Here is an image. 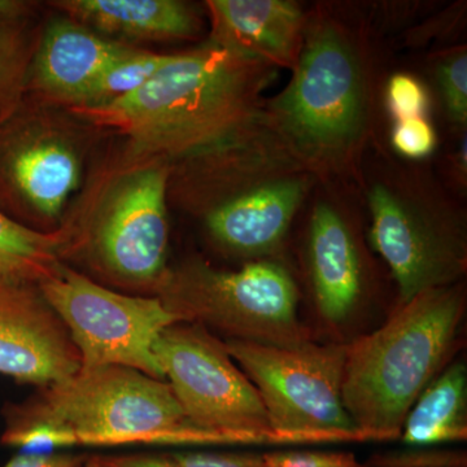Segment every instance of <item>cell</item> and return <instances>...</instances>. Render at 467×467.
Listing matches in <instances>:
<instances>
[{
    "label": "cell",
    "instance_id": "obj_1",
    "mask_svg": "<svg viewBox=\"0 0 467 467\" xmlns=\"http://www.w3.org/2000/svg\"><path fill=\"white\" fill-rule=\"evenodd\" d=\"M269 67L216 43L173 55L126 97L73 109L95 125L126 135L140 152L193 155L221 146L256 119Z\"/></svg>",
    "mask_w": 467,
    "mask_h": 467
},
{
    "label": "cell",
    "instance_id": "obj_2",
    "mask_svg": "<svg viewBox=\"0 0 467 467\" xmlns=\"http://www.w3.org/2000/svg\"><path fill=\"white\" fill-rule=\"evenodd\" d=\"M462 315L460 288H434L347 346L342 400L365 441L400 438L409 410L447 358Z\"/></svg>",
    "mask_w": 467,
    "mask_h": 467
},
{
    "label": "cell",
    "instance_id": "obj_3",
    "mask_svg": "<svg viewBox=\"0 0 467 467\" xmlns=\"http://www.w3.org/2000/svg\"><path fill=\"white\" fill-rule=\"evenodd\" d=\"M64 427L78 445H232L190 422L167 380L124 367L82 368L41 392L15 422Z\"/></svg>",
    "mask_w": 467,
    "mask_h": 467
},
{
    "label": "cell",
    "instance_id": "obj_4",
    "mask_svg": "<svg viewBox=\"0 0 467 467\" xmlns=\"http://www.w3.org/2000/svg\"><path fill=\"white\" fill-rule=\"evenodd\" d=\"M256 387L281 445L364 442L342 400L346 344L299 347L225 340Z\"/></svg>",
    "mask_w": 467,
    "mask_h": 467
},
{
    "label": "cell",
    "instance_id": "obj_5",
    "mask_svg": "<svg viewBox=\"0 0 467 467\" xmlns=\"http://www.w3.org/2000/svg\"><path fill=\"white\" fill-rule=\"evenodd\" d=\"M158 297L180 322L201 325L227 340L275 347L310 343L297 316L296 285L275 263H252L236 272L187 264L165 272Z\"/></svg>",
    "mask_w": 467,
    "mask_h": 467
},
{
    "label": "cell",
    "instance_id": "obj_6",
    "mask_svg": "<svg viewBox=\"0 0 467 467\" xmlns=\"http://www.w3.org/2000/svg\"><path fill=\"white\" fill-rule=\"evenodd\" d=\"M276 129L309 161L337 162L365 126L364 81L355 52L335 26L309 33L290 84L272 104Z\"/></svg>",
    "mask_w": 467,
    "mask_h": 467
},
{
    "label": "cell",
    "instance_id": "obj_7",
    "mask_svg": "<svg viewBox=\"0 0 467 467\" xmlns=\"http://www.w3.org/2000/svg\"><path fill=\"white\" fill-rule=\"evenodd\" d=\"M153 353L190 422L232 445H281L270 429L256 387L218 340L201 325L165 328Z\"/></svg>",
    "mask_w": 467,
    "mask_h": 467
},
{
    "label": "cell",
    "instance_id": "obj_8",
    "mask_svg": "<svg viewBox=\"0 0 467 467\" xmlns=\"http://www.w3.org/2000/svg\"><path fill=\"white\" fill-rule=\"evenodd\" d=\"M36 285L69 331L82 368H130L165 380L153 346L180 319L159 297L119 294L61 264Z\"/></svg>",
    "mask_w": 467,
    "mask_h": 467
},
{
    "label": "cell",
    "instance_id": "obj_9",
    "mask_svg": "<svg viewBox=\"0 0 467 467\" xmlns=\"http://www.w3.org/2000/svg\"><path fill=\"white\" fill-rule=\"evenodd\" d=\"M368 207L371 243L398 282L401 304L451 285L462 275V245L404 193L378 183L368 192Z\"/></svg>",
    "mask_w": 467,
    "mask_h": 467
},
{
    "label": "cell",
    "instance_id": "obj_10",
    "mask_svg": "<svg viewBox=\"0 0 467 467\" xmlns=\"http://www.w3.org/2000/svg\"><path fill=\"white\" fill-rule=\"evenodd\" d=\"M168 171H137L119 187L94 235L101 264L129 284H160L168 250Z\"/></svg>",
    "mask_w": 467,
    "mask_h": 467
},
{
    "label": "cell",
    "instance_id": "obj_11",
    "mask_svg": "<svg viewBox=\"0 0 467 467\" xmlns=\"http://www.w3.org/2000/svg\"><path fill=\"white\" fill-rule=\"evenodd\" d=\"M81 368L69 331L38 285L0 279V374L42 389Z\"/></svg>",
    "mask_w": 467,
    "mask_h": 467
},
{
    "label": "cell",
    "instance_id": "obj_12",
    "mask_svg": "<svg viewBox=\"0 0 467 467\" xmlns=\"http://www.w3.org/2000/svg\"><path fill=\"white\" fill-rule=\"evenodd\" d=\"M217 45L264 63L296 64L303 15L284 0H212Z\"/></svg>",
    "mask_w": 467,
    "mask_h": 467
},
{
    "label": "cell",
    "instance_id": "obj_13",
    "mask_svg": "<svg viewBox=\"0 0 467 467\" xmlns=\"http://www.w3.org/2000/svg\"><path fill=\"white\" fill-rule=\"evenodd\" d=\"M134 50L84 26L57 21L36 54L34 78L43 91L77 106L104 70Z\"/></svg>",
    "mask_w": 467,
    "mask_h": 467
},
{
    "label": "cell",
    "instance_id": "obj_14",
    "mask_svg": "<svg viewBox=\"0 0 467 467\" xmlns=\"http://www.w3.org/2000/svg\"><path fill=\"white\" fill-rule=\"evenodd\" d=\"M306 186L299 180L261 184L214 209L208 229L218 242L244 254L275 248L303 202Z\"/></svg>",
    "mask_w": 467,
    "mask_h": 467
},
{
    "label": "cell",
    "instance_id": "obj_15",
    "mask_svg": "<svg viewBox=\"0 0 467 467\" xmlns=\"http://www.w3.org/2000/svg\"><path fill=\"white\" fill-rule=\"evenodd\" d=\"M309 254L319 312L330 324H342L361 294V267L348 227L328 205L313 212Z\"/></svg>",
    "mask_w": 467,
    "mask_h": 467
},
{
    "label": "cell",
    "instance_id": "obj_16",
    "mask_svg": "<svg viewBox=\"0 0 467 467\" xmlns=\"http://www.w3.org/2000/svg\"><path fill=\"white\" fill-rule=\"evenodd\" d=\"M0 180L39 213L55 217L78 184V160L55 140L9 138L0 143Z\"/></svg>",
    "mask_w": 467,
    "mask_h": 467
},
{
    "label": "cell",
    "instance_id": "obj_17",
    "mask_svg": "<svg viewBox=\"0 0 467 467\" xmlns=\"http://www.w3.org/2000/svg\"><path fill=\"white\" fill-rule=\"evenodd\" d=\"M84 26L128 39H169L192 36L195 15L175 0H67L58 2Z\"/></svg>",
    "mask_w": 467,
    "mask_h": 467
},
{
    "label": "cell",
    "instance_id": "obj_18",
    "mask_svg": "<svg viewBox=\"0 0 467 467\" xmlns=\"http://www.w3.org/2000/svg\"><path fill=\"white\" fill-rule=\"evenodd\" d=\"M400 441L426 448L467 439V371L463 362L448 368L420 393L409 410Z\"/></svg>",
    "mask_w": 467,
    "mask_h": 467
},
{
    "label": "cell",
    "instance_id": "obj_19",
    "mask_svg": "<svg viewBox=\"0 0 467 467\" xmlns=\"http://www.w3.org/2000/svg\"><path fill=\"white\" fill-rule=\"evenodd\" d=\"M64 242L61 234L36 232L0 209V279L38 284L60 265Z\"/></svg>",
    "mask_w": 467,
    "mask_h": 467
},
{
    "label": "cell",
    "instance_id": "obj_20",
    "mask_svg": "<svg viewBox=\"0 0 467 467\" xmlns=\"http://www.w3.org/2000/svg\"><path fill=\"white\" fill-rule=\"evenodd\" d=\"M173 55L134 50L110 66L86 91L75 107H97L119 99L142 88Z\"/></svg>",
    "mask_w": 467,
    "mask_h": 467
},
{
    "label": "cell",
    "instance_id": "obj_21",
    "mask_svg": "<svg viewBox=\"0 0 467 467\" xmlns=\"http://www.w3.org/2000/svg\"><path fill=\"white\" fill-rule=\"evenodd\" d=\"M85 467H265L263 454L168 451L158 453L95 456Z\"/></svg>",
    "mask_w": 467,
    "mask_h": 467
},
{
    "label": "cell",
    "instance_id": "obj_22",
    "mask_svg": "<svg viewBox=\"0 0 467 467\" xmlns=\"http://www.w3.org/2000/svg\"><path fill=\"white\" fill-rule=\"evenodd\" d=\"M20 11V3L0 0V117L14 106L26 72V38L17 21Z\"/></svg>",
    "mask_w": 467,
    "mask_h": 467
},
{
    "label": "cell",
    "instance_id": "obj_23",
    "mask_svg": "<svg viewBox=\"0 0 467 467\" xmlns=\"http://www.w3.org/2000/svg\"><path fill=\"white\" fill-rule=\"evenodd\" d=\"M2 441L24 454H52L78 447L76 436L69 430L48 423H12Z\"/></svg>",
    "mask_w": 467,
    "mask_h": 467
},
{
    "label": "cell",
    "instance_id": "obj_24",
    "mask_svg": "<svg viewBox=\"0 0 467 467\" xmlns=\"http://www.w3.org/2000/svg\"><path fill=\"white\" fill-rule=\"evenodd\" d=\"M445 107L453 121L465 124L467 119V57L465 52H457L445 57L438 67Z\"/></svg>",
    "mask_w": 467,
    "mask_h": 467
},
{
    "label": "cell",
    "instance_id": "obj_25",
    "mask_svg": "<svg viewBox=\"0 0 467 467\" xmlns=\"http://www.w3.org/2000/svg\"><path fill=\"white\" fill-rule=\"evenodd\" d=\"M389 109L398 121L425 116L427 95L413 77L396 75L389 79L387 88Z\"/></svg>",
    "mask_w": 467,
    "mask_h": 467
},
{
    "label": "cell",
    "instance_id": "obj_26",
    "mask_svg": "<svg viewBox=\"0 0 467 467\" xmlns=\"http://www.w3.org/2000/svg\"><path fill=\"white\" fill-rule=\"evenodd\" d=\"M392 143L399 152L408 158H425L435 149L434 129L425 117L401 119L393 129Z\"/></svg>",
    "mask_w": 467,
    "mask_h": 467
},
{
    "label": "cell",
    "instance_id": "obj_27",
    "mask_svg": "<svg viewBox=\"0 0 467 467\" xmlns=\"http://www.w3.org/2000/svg\"><path fill=\"white\" fill-rule=\"evenodd\" d=\"M263 459L265 467H362L353 454L343 451H273Z\"/></svg>",
    "mask_w": 467,
    "mask_h": 467
},
{
    "label": "cell",
    "instance_id": "obj_28",
    "mask_svg": "<svg viewBox=\"0 0 467 467\" xmlns=\"http://www.w3.org/2000/svg\"><path fill=\"white\" fill-rule=\"evenodd\" d=\"M85 457L67 451L52 454L17 453L3 467H85Z\"/></svg>",
    "mask_w": 467,
    "mask_h": 467
}]
</instances>
